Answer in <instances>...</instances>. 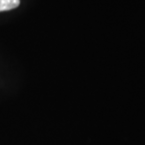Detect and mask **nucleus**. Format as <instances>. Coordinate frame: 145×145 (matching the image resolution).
<instances>
[{"instance_id":"obj_1","label":"nucleus","mask_w":145,"mask_h":145,"mask_svg":"<svg viewBox=\"0 0 145 145\" xmlns=\"http://www.w3.org/2000/svg\"><path fill=\"white\" fill-rule=\"evenodd\" d=\"M20 4V0H0V11L10 10L17 8Z\"/></svg>"}]
</instances>
